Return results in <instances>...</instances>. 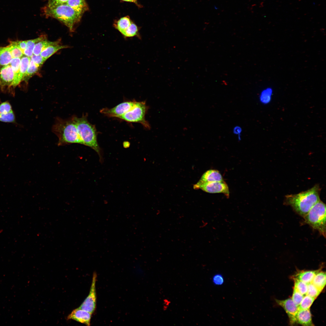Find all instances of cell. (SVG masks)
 <instances>
[{
  "mask_svg": "<svg viewBox=\"0 0 326 326\" xmlns=\"http://www.w3.org/2000/svg\"><path fill=\"white\" fill-rule=\"evenodd\" d=\"M193 188L200 189L206 192L210 193H223L229 198V191L228 186L224 181L214 182H203L200 181L194 185Z\"/></svg>",
  "mask_w": 326,
  "mask_h": 326,
  "instance_id": "cell-7",
  "label": "cell"
},
{
  "mask_svg": "<svg viewBox=\"0 0 326 326\" xmlns=\"http://www.w3.org/2000/svg\"><path fill=\"white\" fill-rule=\"evenodd\" d=\"M46 39V36L43 35L36 39L27 40V46L24 54L25 56L30 57L33 55V51L35 44L40 41Z\"/></svg>",
  "mask_w": 326,
  "mask_h": 326,
  "instance_id": "cell-20",
  "label": "cell"
},
{
  "mask_svg": "<svg viewBox=\"0 0 326 326\" xmlns=\"http://www.w3.org/2000/svg\"><path fill=\"white\" fill-rule=\"evenodd\" d=\"M12 58L8 46H0V67L9 64Z\"/></svg>",
  "mask_w": 326,
  "mask_h": 326,
  "instance_id": "cell-18",
  "label": "cell"
},
{
  "mask_svg": "<svg viewBox=\"0 0 326 326\" xmlns=\"http://www.w3.org/2000/svg\"><path fill=\"white\" fill-rule=\"evenodd\" d=\"M87 116V114H83L80 118L73 116L82 144L91 148L99 153L97 130L95 126L89 122Z\"/></svg>",
  "mask_w": 326,
  "mask_h": 326,
  "instance_id": "cell-4",
  "label": "cell"
},
{
  "mask_svg": "<svg viewBox=\"0 0 326 326\" xmlns=\"http://www.w3.org/2000/svg\"><path fill=\"white\" fill-rule=\"evenodd\" d=\"M52 130L58 138V145L74 143L82 144L73 116L66 119L56 118Z\"/></svg>",
  "mask_w": 326,
  "mask_h": 326,
  "instance_id": "cell-2",
  "label": "cell"
},
{
  "mask_svg": "<svg viewBox=\"0 0 326 326\" xmlns=\"http://www.w3.org/2000/svg\"><path fill=\"white\" fill-rule=\"evenodd\" d=\"M8 46L12 58H21L24 55L22 51L14 41H11Z\"/></svg>",
  "mask_w": 326,
  "mask_h": 326,
  "instance_id": "cell-28",
  "label": "cell"
},
{
  "mask_svg": "<svg viewBox=\"0 0 326 326\" xmlns=\"http://www.w3.org/2000/svg\"><path fill=\"white\" fill-rule=\"evenodd\" d=\"M30 59L40 67L46 60L40 55H36L33 54L30 57Z\"/></svg>",
  "mask_w": 326,
  "mask_h": 326,
  "instance_id": "cell-36",
  "label": "cell"
},
{
  "mask_svg": "<svg viewBox=\"0 0 326 326\" xmlns=\"http://www.w3.org/2000/svg\"><path fill=\"white\" fill-rule=\"evenodd\" d=\"M97 277L96 273L94 272L93 274L92 282L89 294L78 307L92 314L94 312L96 307V283Z\"/></svg>",
  "mask_w": 326,
  "mask_h": 326,
  "instance_id": "cell-9",
  "label": "cell"
},
{
  "mask_svg": "<svg viewBox=\"0 0 326 326\" xmlns=\"http://www.w3.org/2000/svg\"><path fill=\"white\" fill-rule=\"evenodd\" d=\"M14 74L10 64L0 67V89L14 94L13 90Z\"/></svg>",
  "mask_w": 326,
  "mask_h": 326,
  "instance_id": "cell-8",
  "label": "cell"
},
{
  "mask_svg": "<svg viewBox=\"0 0 326 326\" xmlns=\"http://www.w3.org/2000/svg\"><path fill=\"white\" fill-rule=\"evenodd\" d=\"M242 129L241 128L238 126L234 127L233 129V132L235 134L238 136L239 140L241 139V134L242 132Z\"/></svg>",
  "mask_w": 326,
  "mask_h": 326,
  "instance_id": "cell-39",
  "label": "cell"
},
{
  "mask_svg": "<svg viewBox=\"0 0 326 326\" xmlns=\"http://www.w3.org/2000/svg\"><path fill=\"white\" fill-rule=\"evenodd\" d=\"M296 322L303 326H313L310 308L299 309L296 317Z\"/></svg>",
  "mask_w": 326,
  "mask_h": 326,
  "instance_id": "cell-13",
  "label": "cell"
},
{
  "mask_svg": "<svg viewBox=\"0 0 326 326\" xmlns=\"http://www.w3.org/2000/svg\"><path fill=\"white\" fill-rule=\"evenodd\" d=\"M92 314L78 308L73 310L67 317V319H72L90 325Z\"/></svg>",
  "mask_w": 326,
  "mask_h": 326,
  "instance_id": "cell-12",
  "label": "cell"
},
{
  "mask_svg": "<svg viewBox=\"0 0 326 326\" xmlns=\"http://www.w3.org/2000/svg\"><path fill=\"white\" fill-rule=\"evenodd\" d=\"M305 222L326 237V205L320 200L303 218Z\"/></svg>",
  "mask_w": 326,
  "mask_h": 326,
  "instance_id": "cell-5",
  "label": "cell"
},
{
  "mask_svg": "<svg viewBox=\"0 0 326 326\" xmlns=\"http://www.w3.org/2000/svg\"><path fill=\"white\" fill-rule=\"evenodd\" d=\"M66 3L82 14L88 9L85 0H68Z\"/></svg>",
  "mask_w": 326,
  "mask_h": 326,
  "instance_id": "cell-17",
  "label": "cell"
},
{
  "mask_svg": "<svg viewBox=\"0 0 326 326\" xmlns=\"http://www.w3.org/2000/svg\"><path fill=\"white\" fill-rule=\"evenodd\" d=\"M21 63L20 58H12L10 65H11L14 74L13 87L14 88L19 84L18 81Z\"/></svg>",
  "mask_w": 326,
  "mask_h": 326,
  "instance_id": "cell-24",
  "label": "cell"
},
{
  "mask_svg": "<svg viewBox=\"0 0 326 326\" xmlns=\"http://www.w3.org/2000/svg\"><path fill=\"white\" fill-rule=\"evenodd\" d=\"M148 109L145 101H136L133 107L119 118L129 122L140 123L145 128L149 129L150 125L145 119Z\"/></svg>",
  "mask_w": 326,
  "mask_h": 326,
  "instance_id": "cell-6",
  "label": "cell"
},
{
  "mask_svg": "<svg viewBox=\"0 0 326 326\" xmlns=\"http://www.w3.org/2000/svg\"><path fill=\"white\" fill-rule=\"evenodd\" d=\"M272 91L270 89L267 88L263 90L260 96V100L263 104H266L270 100Z\"/></svg>",
  "mask_w": 326,
  "mask_h": 326,
  "instance_id": "cell-31",
  "label": "cell"
},
{
  "mask_svg": "<svg viewBox=\"0 0 326 326\" xmlns=\"http://www.w3.org/2000/svg\"><path fill=\"white\" fill-rule=\"evenodd\" d=\"M305 296L303 295L295 288L294 289L292 299L294 303L298 307Z\"/></svg>",
  "mask_w": 326,
  "mask_h": 326,
  "instance_id": "cell-33",
  "label": "cell"
},
{
  "mask_svg": "<svg viewBox=\"0 0 326 326\" xmlns=\"http://www.w3.org/2000/svg\"><path fill=\"white\" fill-rule=\"evenodd\" d=\"M68 0H48L47 5L53 6L66 3Z\"/></svg>",
  "mask_w": 326,
  "mask_h": 326,
  "instance_id": "cell-37",
  "label": "cell"
},
{
  "mask_svg": "<svg viewBox=\"0 0 326 326\" xmlns=\"http://www.w3.org/2000/svg\"><path fill=\"white\" fill-rule=\"evenodd\" d=\"M320 270L301 271L296 274L295 278L308 284L312 282L315 276Z\"/></svg>",
  "mask_w": 326,
  "mask_h": 326,
  "instance_id": "cell-15",
  "label": "cell"
},
{
  "mask_svg": "<svg viewBox=\"0 0 326 326\" xmlns=\"http://www.w3.org/2000/svg\"><path fill=\"white\" fill-rule=\"evenodd\" d=\"M14 42L21 49L24 53L26 47L27 40L16 41Z\"/></svg>",
  "mask_w": 326,
  "mask_h": 326,
  "instance_id": "cell-38",
  "label": "cell"
},
{
  "mask_svg": "<svg viewBox=\"0 0 326 326\" xmlns=\"http://www.w3.org/2000/svg\"><path fill=\"white\" fill-rule=\"evenodd\" d=\"M30 60V57L26 56H22L21 59V63L18 79L19 84L23 81Z\"/></svg>",
  "mask_w": 326,
  "mask_h": 326,
  "instance_id": "cell-19",
  "label": "cell"
},
{
  "mask_svg": "<svg viewBox=\"0 0 326 326\" xmlns=\"http://www.w3.org/2000/svg\"><path fill=\"white\" fill-rule=\"evenodd\" d=\"M68 47L67 46H62L59 44L51 45L44 50L40 55L47 60L60 50Z\"/></svg>",
  "mask_w": 326,
  "mask_h": 326,
  "instance_id": "cell-22",
  "label": "cell"
},
{
  "mask_svg": "<svg viewBox=\"0 0 326 326\" xmlns=\"http://www.w3.org/2000/svg\"><path fill=\"white\" fill-rule=\"evenodd\" d=\"M321 291L311 283L308 284V290L306 295L316 299Z\"/></svg>",
  "mask_w": 326,
  "mask_h": 326,
  "instance_id": "cell-30",
  "label": "cell"
},
{
  "mask_svg": "<svg viewBox=\"0 0 326 326\" xmlns=\"http://www.w3.org/2000/svg\"><path fill=\"white\" fill-rule=\"evenodd\" d=\"M203 182H214L223 181L219 172L216 170H209L205 172L199 181Z\"/></svg>",
  "mask_w": 326,
  "mask_h": 326,
  "instance_id": "cell-14",
  "label": "cell"
},
{
  "mask_svg": "<svg viewBox=\"0 0 326 326\" xmlns=\"http://www.w3.org/2000/svg\"><path fill=\"white\" fill-rule=\"evenodd\" d=\"M315 298L307 295L304 296L300 304L299 309H307L310 308Z\"/></svg>",
  "mask_w": 326,
  "mask_h": 326,
  "instance_id": "cell-29",
  "label": "cell"
},
{
  "mask_svg": "<svg viewBox=\"0 0 326 326\" xmlns=\"http://www.w3.org/2000/svg\"><path fill=\"white\" fill-rule=\"evenodd\" d=\"M124 1H126L130 2L133 3L135 4L139 8H141L142 6L140 5L138 3L137 0H121Z\"/></svg>",
  "mask_w": 326,
  "mask_h": 326,
  "instance_id": "cell-40",
  "label": "cell"
},
{
  "mask_svg": "<svg viewBox=\"0 0 326 326\" xmlns=\"http://www.w3.org/2000/svg\"><path fill=\"white\" fill-rule=\"evenodd\" d=\"M139 31V29L137 26L132 22L130 26L122 34L126 38L136 36L141 39Z\"/></svg>",
  "mask_w": 326,
  "mask_h": 326,
  "instance_id": "cell-25",
  "label": "cell"
},
{
  "mask_svg": "<svg viewBox=\"0 0 326 326\" xmlns=\"http://www.w3.org/2000/svg\"><path fill=\"white\" fill-rule=\"evenodd\" d=\"M132 22L128 16L122 17L115 22L113 26L122 34L130 26Z\"/></svg>",
  "mask_w": 326,
  "mask_h": 326,
  "instance_id": "cell-21",
  "label": "cell"
},
{
  "mask_svg": "<svg viewBox=\"0 0 326 326\" xmlns=\"http://www.w3.org/2000/svg\"><path fill=\"white\" fill-rule=\"evenodd\" d=\"M212 281L214 285L220 286L224 283V279L222 274L217 273L213 276L212 278Z\"/></svg>",
  "mask_w": 326,
  "mask_h": 326,
  "instance_id": "cell-35",
  "label": "cell"
},
{
  "mask_svg": "<svg viewBox=\"0 0 326 326\" xmlns=\"http://www.w3.org/2000/svg\"><path fill=\"white\" fill-rule=\"evenodd\" d=\"M60 41L58 40L53 42L47 40L46 39L40 41L35 45L33 51V54L36 55H40L44 50L49 46L59 44Z\"/></svg>",
  "mask_w": 326,
  "mask_h": 326,
  "instance_id": "cell-16",
  "label": "cell"
},
{
  "mask_svg": "<svg viewBox=\"0 0 326 326\" xmlns=\"http://www.w3.org/2000/svg\"><path fill=\"white\" fill-rule=\"evenodd\" d=\"M136 102V101L124 102L111 108L102 109L100 111L101 113L108 117L119 118L130 110Z\"/></svg>",
  "mask_w": 326,
  "mask_h": 326,
  "instance_id": "cell-10",
  "label": "cell"
},
{
  "mask_svg": "<svg viewBox=\"0 0 326 326\" xmlns=\"http://www.w3.org/2000/svg\"><path fill=\"white\" fill-rule=\"evenodd\" d=\"M15 116L13 111L6 113H0V121L5 123H14Z\"/></svg>",
  "mask_w": 326,
  "mask_h": 326,
  "instance_id": "cell-32",
  "label": "cell"
},
{
  "mask_svg": "<svg viewBox=\"0 0 326 326\" xmlns=\"http://www.w3.org/2000/svg\"><path fill=\"white\" fill-rule=\"evenodd\" d=\"M311 283L322 291L326 284L325 272L319 271L315 276Z\"/></svg>",
  "mask_w": 326,
  "mask_h": 326,
  "instance_id": "cell-23",
  "label": "cell"
},
{
  "mask_svg": "<svg viewBox=\"0 0 326 326\" xmlns=\"http://www.w3.org/2000/svg\"><path fill=\"white\" fill-rule=\"evenodd\" d=\"M13 111L11 106L8 101H5L0 104V113H6Z\"/></svg>",
  "mask_w": 326,
  "mask_h": 326,
  "instance_id": "cell-34",
  "label": "cell"
},
{
  "mask_svg": "<svg viewBox=\"0 0 326 326\" xmlns=\"http://www.w3.org/2000/svg\"><path fill=\"white\" fill-rule=\"evenodd\" d=\"M46 17L55 18L59 21L72 31L75 25L80 21L82 14L65 3L53 6L47 5L43 9Z\"/></svg>",
  "mask_w": 326,
  "mask_h": 326,
  "instance_id": "cell-3",
  "label": "cell"
},
{
  "mask_svg": "<svg viewBox=\"0 0 326 326\" xmlns=\"http://www.w3.org/2000/svg\"><path fill=\"white\" fill-rule=\"evenodd\" d=\"M40 67L32 60L30 59L23 81L27 82L30 78L37 72Z\"/></svg>",
  "mask_w": 326,
  "mask_h": 326,
  "instance_id": "cell-26",
  "label": "cell"
},
{
  "mask_svg": "<svg viewBox=\"0 0 326 326\" xmlns=\"http://www.w3.org/2000/svg\"><path fill=\"white\" fill-rule=\"evenodd\" d=\"M295 288L297 291L304 296L306 295L308 290V284L294 277Z\"/></svg>",
  "mask_w": 326,
  "mask_h": 326,
  "instance_id": "cell-27",
  "label": "cell"
},
{
  "mask_svg": "<svg viewBox=\"0 0 326 326\" xmlns=\"http://www.w3.org/2000/svg\"><path fill=\"white\" fill-rule=\"evenodd\" d=\"M320 190L319 185L316 184L305 191L286 196L284 203L290 206L296 213L304 218L320 200Z\"/></svg>",
  "mask_w": 326,
  "mask_h": 326,
  "instance_id": "cell-1",
  "label": "cell"
},
{
  "mask_svg": "<svg viewBox=\"0 0 326 326\" xmlns=\"http://www.w3.org/2000/svg\"><path fill=\"white\" fill-rule=\"evenodd\" d=\"M277 304L282 307L285 310L292 325L296 322V315L299 310V307L293 302L291 298L286 300L276 299Z\"/></svg>",
  "mask_w": 326,
  "mask_h": 326,
  "instance_id": "cell-11",
  "label": "cell"
}]
</instances>
